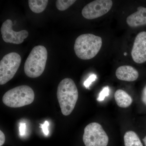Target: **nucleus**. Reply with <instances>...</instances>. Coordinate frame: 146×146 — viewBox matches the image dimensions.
Returning <instances> with one entry per match:
<instances>
[{"mask_svg": "<svg viewBox=\"0 0 146 146\" xmlns=\"http://www.w3.org/2000/svg\"><path fill=\"white\" fill-rule=\"evenodd\" d=\"M48 58L46 48L43 46H36L32 50L24 65V71L28 77L36 78L44 72Z\"/></svg>", "mask_w": 146, "mask_h": 146, "instance_id": "obj_3", "label": "nucleus"}, {"mask_svg": "<svg viewBox=\"0 0 146 146\" xmlns=\"http://www.w3.org/2000/svg\"><path fill=\"white\" fill-rule=\"evenodd\" d=\"M141 99H142V102L146 106V85L144 87L142 91Z\"/></svg>", "mask_w": 146, "mask_h": 146, "instance_id": "obj_20", "label": "nucleus"}, {"mask_svg": "<svg viewBox=\"0 0 146 146\" xmlns=\"http://www.w3.org/2000/svg\"><path fill=\"white\" fill-rule=\"evenodd\" d=\"M96 78L97 76L96 74H93L91 75L86 80H85L84 83V85L86 88H89L92 82L95 81Z\"/></svg>", "mask_w": 146, "mask_h": 146, "instance_id": "obj_17", "label": "nucleus"}, {"mask_svg": "<svg viewBox=\"0 0 146 146\" xmlns=\"http://www.w3.org/2000/svg\"><path fill=\"white\" fill-rule=\"evenodd\" d=\"M12 27L13 23L10 19H7L3 23L1 29L3 40L6 43L16 44H22L28 36V32L26 30L15 31Z\"/></svg>", "mask_w": 146, "mask_h": 146, "instance_id": "obj_8", "label": "nucleus"}, {"mask_svg": "<svg viewBox=\"0 0 146 146\" xmlns=\"http://www.w3.org/2000/svg\"><path fill=\"white\" fill-rule=\"evenodd\" d=\"M5 141V136L1 131H0V146L3 145Z\"/></svg>", "mask_w": 146, "mask_h": 146, "instance_id": "obj_21", "label": "nucleus"}, {"mask_svg": "<svg viewBox=\"0 0 146 146\" xmlns=\"http://www.w3.org/2000/svg\"><path fill=\"white\" fill-rule=\"evenodd\" d=\"M102 44L100 36L92 34L80 35L76 39L74 50L77 56L82 60H89L99 52Z\"/></svg>", "mask_w": 146, "mask_h": 146, "instance_id": "obj_2", "label": "nucleus"}, {"mask_svg": "<svg viewBox=\"0 0 146 146\" xmlns=\"http://www.w3.org/2000/svg\"><path fill=\"white\" fill-rule=\"evenodd\" d=\"M21 63L20 54L11 52L6 54L0 61V84L3 85L12 79Z\"/></svg>", "mask_w": 146, "mask_h": 146, "instance_id": "obj_5", "label": "nucleus"}, {"mask_svg": "<svg viewBox=\"0 0 146 146\" xmlns=\"http://www.w3.org/2000/svg\"><path fill=\"white\" fill-rule=\"evenodd\" d=\"M126 23L131 27L146 25V7L142 6L138 7L137 11L128 16Z\"/></svg>", "mask_w": 146, "mask_h": 146, "instance_id": "obj_11", "label": "nucleus"}, {"mask_svg": "<svg viewBox=\"0 0 146 146\" xmlns=\"http://www.w3.org/2000/svg\"><path fill=\"white\" fill-rule=\"evenodd\" d=\"M115 74L118 79L127 82L135 81L139 76L138 71L129 65H123L119 67L116 70Z\"/></svg>", "mask_w": 146, "mask_h": 146, "instance_id": "obj_10", "label": "nucleus"}, {"mask_svg": "<svg viewBox=\"0 0 146 146\" xmlns=\"http://www.w3.org/2000/svg\"><path fill=\"white\" fill-rule=\"evenodd\" d=\"M115 99L118 106L127 108L130 106L133 102L131 97L124 90L118 89L115 92Z\"/></svg>", "mask_w": 146, "mask_h": 146, "instance_id": "obj_12", "label": "nucleus"}, {"mask_svg": "<svg viewBox=\"0 0 146 146\" xmlns=\"http://www.w3.org/2000/svg\"><path fill=\"white\" fill-rule=\"evenodd\" d=\"M75 2L76 0H57L56 3V5L58 10L64 11L69 8Z\"/></svg>", "mask_w": 146, "mask_h": 146, "instance_id": "obj_15", "label": "nucleus"}, {"mask_svg": "<svg viewBox=\"0 0 146 146\" xmlns=\"http://www.w3.org/2000/svg\"><path fill=\"white\" fill-rule=\"evenodd\" d=\"M83 141L86 146H107L109 138L102 125L94 122L84 128Z\"/></svg>", "mask_w": 146, "mask_h": 146, "instance_id": "obj_6", "label": "nucleus"}, {"mask_svg": "<svg viewBox=\"0 0 146 146\" xmlns=\"http://www.w3.org/2000/svg\"><path fill=\"white\" fill-rule=\"evenodd\" d=\"M48 0H29L28 4L31 10L36 13H42L48 5Z\"/></svg>", "mask_w": 146, "mask_h": 146, "instance_id": "obj_14", "label": "nucleus"}, {"mask_svg": "<svg viewBox=\"0 0 146 146\" xmlns=\"http://www.w3.org/2000/svg\"><path fill=\"white\" fill-rule=\"evenodd\" d=\"M143 141L145 144V145L146 146V136L143 139Z\"/></svg>", "mask_w": 146, "mask_h": 146, "instance_id": "obj_22", "label": "nucleus"}, {"mask_svg": "<svg viewBox=\"0 0 146 146\" xmlns=\"http://www.w3.org/2000/svg\"><path fill=\"white\" fill-rule=\"evenodd\" d=\"M109 88L108 86L104 87L102 91L100 93L98 98L97 99L98 101L99 102L104 100L105 98L108 97L109 95Z\"/></svg>", "mask_w": 146, "mask_h": 146, "instance_id": "obj_16", "label": "nucleus"}, {"mask_svg": "<svg viewBox=\"0 0 146 146\" xmlns=\"http://www.w3.org/2000/svg\"><path fill=\"white\" fill-rule=\"evenodd\" d=\"M49 125V123L47 121H45L44 123L43 124H41L40 127L42 128V130H43V132L44 134L46 136H48L49 134V131L48 129V127Z\"/></svg>", "mask_w": 146, "mask_h": 146, "instance_id": "obj_18", "label": "nucleus"}, {"mask_svg": "<svg viewBox=\"0 0 146 146\" xmlns=\"http://www.w3.org/2000/svg\"><path fill=\"white\" fill-rule=\"evenodd\" d=\"M35 94L31 87L21 85L9 90L3 96V103L11 108H20L31 104L34 101Z\"/></svg>", "mask_w": 146, "mask_h": 146, "instance_id": "obj_4", "label": "nucleus"}, {"mask_svg": "<svg viewBox=\"0 0 146 146\" xmlns=\"http://www.w3.org/2000/svg\"><path fill=\"white\" fill-rule=\"evenodd\" d=\"M57 97L62 114L68 116L75 107L78 92L74 82L70 78L64 79L58 86Z\"/></svg>", "mask_w": 146, "mask_h": 146, "instance_id": "obj_1", "label": "nucleus"}, {"mask_svg": "<svg viewBox=\"0 0 146 146\" xmlns=\"http://www.w3.org/2000/svg\"><path fill=\"white\" fill-rule=\"evenodd\" d=\"M124 141L125 146H143L138 135L132 131L126 132Z\"/></svg>", "mask_w": 146, "mask_h": 146, "instance_id": "obj_13", "label": "nucleus"}, {"mask_svg": "<svg viewBox=\"0 0 146 146\" xmlns=\"http://www.w3.org/2000/svg\"><path fill=\"white\" fill-rule=\"evenodd\" d=\"M111 0H96L86 5L82 9V14L84 18L93 20L104 16L112 8Z\"/></svg>", "mask_w": 146, "mask_h": 146, "instance_id": "obj_7", "label": "nucleus"}, {"mask_svg": "<svg viewBox=\"0 0 146 146\" xmlns=\"http://www.w3.org/2000/svg\"><path fill=\"white\" fill-rule=\"evenodd\" d=\"M131 55L135 63L141 64L146 62V32H141L136 35L131 50Z\"/></svg>", "mask_w": 146, "mask_h": 146, "instance_id": "obj_9", "label": "nucleus"}, {"mask_svg": "<svg viewBox=\"0 0 146 146\" xmlns=\"http://www.w3.org/2000/svg\"><path fill=\"white\" fill-rule=\"evenodd\" d=\"M26 127V125L25 123H22L21 124L19 127V131H20V135L21 136H23L25 134Z\"/></svg>", "mask_w": 146, "mask_h": 146, "instance_id": "obj_19", "label": "nucleus"}]
</instances>
